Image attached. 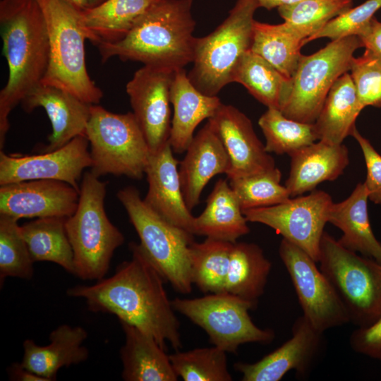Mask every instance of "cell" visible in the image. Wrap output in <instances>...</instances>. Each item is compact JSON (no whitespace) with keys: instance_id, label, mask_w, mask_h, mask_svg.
<instances>
[{"instance_id":"cb8c5ba5","label":"cell","mask_w":381,"mask_h":381,"mask_svg":"<svg viewBox=\"0 0 381 381\" xmlns=\"http://www.w3.org/2000/svg\"><path fill=\"white\" fill-rule=\"evenodd\" d=\"M87 337V332L80 326L60 325L50 333L48 345L39 346L32 339H25L20 364L49 381L55 380L61 368L87 359L88 349L83 345Z\"/></svg>"},{"instance_id":"ffe728a7","label":"cell","mask_w":381,"mask_h":381,"mask_svg":"<svg viewBox=\"0 0 381 381\" xmlns=\"http://www.w3.org/2000/svg\"><path fill=\"white\" fill-rule=\"evenodd\" d=\"M23 109L31 112L42 107L50 120L52 132L48 137L45 152L60 148L74 138L86 136L91 106L61 88L38 85L21 101Z\"/></svg>"},{"instance_id":"836d02e7","label":"cell","mask_w":381,"mask_h":381,"mask_svg":"<svg viewBox=\"0 0 381 381\" xmlns=\"http://www.w3.org/2000/svg\"><path fill=\"white\" fill-rule=\"evenodd\" d=\"M233 243L206 238L190 246L191 280L205 294L226 291Z\"/></svg>"},{"instance_id":"f6af8a7d","label":"cell","mask_w":381,"mask_h":381,"mask_svg":"<svg viewBox=\"0 0 381 381\" xmlns=\"http://www.w3.org/2000/svg\"><path fill=\"white\" fill-rule=\"evenodd\" d=\"M11 380L17 381H49L30 370L23 368L20 363H14L8 368Z\"/></svg>"},{"instance_id":"5bb4252c","label":"cell","mask_w":381,"mask_h":381,"mask_svg":"<svg viewBox=\"0 0 381 381\" xmlns=\"http://www.w3.org/2000/svg\"><path fill=\"white\" fill-rule=\"evenodd\" d=\"M175 71L144 65L126 84V90L138 123L150 152L169 141L171 131L170 90Z\"/></svg>"},{"instance_id":"8992f818","label":"cell","mask_w":381,"mask_h":381,"mask_svg":"<svg viewBox=\"0 0 381 381\" xmlns=\"http://www.w3.org/2000/svg\"><path fill=\"white\" fill-rule=\"evenodd\" d=\"M257 0H237L228 16L211 33L196 37L193 67L188 74L201 92L217 96L233 82L236 68L250 49Z\"/></svg>"},{"instance_id":"30bf717a","label":"cell","mask_w":381,"mask_h":381,"mask_svg":"<svg viewBox=\"0 0 381 381\" xmlns=\"http://www.w3.org/2000/svg\"><path fill=\"white\" fill-rule=\"evenodd\" d=\"M363 47L358 36L332 40L310 55H302L280 109L287 118L313 123L335 81L350 71L354 52Z\"/></svg>"},{"instance_id":"2e32d148","label":"cell","mask_w":381,"mask_h":381,"mask_svg":"<svg viewBox=\"0 0 381 381\" xmlns=\"http://www.w3.org/2000/svg\"><path fill=\"white\" fill-rule=\"evenodd\" d=\"M323 334L301 315L294 322L288 341L260 361L238 362L234 368L241 373L243 381H279L292 370L298 376H304L321 354Z\"/></svg>"},{"instance_id":"1f68e13d","label":"cell","mask_w":381,"mask_h":381,"mask_svg":"<svg viewBox=\"0 0 381 381\" xmlns=\"http://www.w3.org/2000/svg\"><path fill=\"white\" fill-rule=\"evenodd\" d=\"M304 44V40L284 22L269 24L254 20L250 50L286 78L293 77Z\"/></svg>"},{"instance_id":"ee69618b","label":"cell","mask_w":381,"mask_h":381,"mask_svg":"<svg viewBox=\"0 0 381 381\" xmlns=\"http://www.w3.org/2000/svg\"><path fill=\"white\" fill-rule=\"evenodd\" d=\"M358 37L365 52L381 60V22L374 16L366 30Z\"/></svg>"},{"instance_id":"ac0fdd59","label":"cell","mask_w":381,"mask_h":381,"mask_svg":"<svg viewBox=\"0 0 381 381\" xmlns=\"http://www.w3.org/2000/svg\"><path fill=\"white\" fill-rule=\"evenodd\" d=\"M208 121L229 156L228 179L255 174L276 167L274 159L258 138L251 121L236 107L222 103Z\"/></svg>"},{"instance_id":"ab89813d","label":"cell","mask_w":381,"mask_h":381,"mask_svg":"<svg viewBox=\"0 0 381 381\" xmlns=\"http://www.w3.org/2000/svg\"><path fill=\"white\" fill-rule=\"evenodd\" d=\"M380 8L381 0H367L333 18L322 30L306 40L305 44L323 37L334 40L351 35L360 36Z\"/></svg>"},{"instance_id":"60d3db41","label":"cell","mask_w":381,"mask_h":381,"mask_svg":"<svg viewBox=\"0 0 381 381\" xmlns=\"http://www.w3.org/2000/svg\"><path fill=\"white\" fill-rule=\"evenodd\" d=\"M350 71L361 107H381V60L364 52L353 58Z\"/></svg>"},{"instance_id":"4dcf8cb0","label":"cell","mask_w":381,"mask_h":381,"mask_svg":"<svg viewBox=\"0 0 381 381\" xmlns=\"http://www.w3.org/2000/svg\"><path fill=\"white\" fill-rule=\"evenodd\" d=\"M65 217H40L20 226L33 262H54L74 274L73 251Z\"/></svg>"},{"instance_id":"83f0119b","label":"cell","mask_w":381,"mask_h":381,"mask_svg":"<svg viewBox=\"0 0 381 381\" xmlns=\"http://www.w3.org/2000/svg\"><path fill=\"white\" fill-rule=\"evenodd\" d=\"M362 110L352 78L346 72L332 86L314 122L318 140L343 143L356 128V121Z\"/></svg>"},{"instance_id":"3957f363","label":"cell","mask_w":381,"mask_h":381,"mask_svg":"<svg viewBox=\"0 0 381 381\" xmlns=\"http://www.w3.org/2000/svg\"><path fill=\"white\" fill-rule=\"evenodd\" d=\"M193 0H157L121 40L96 46L102 61L117 56L176 71L192 63L196 37Z\"/></svg>"},{"instance_id":"7bdbcfd3","label":"cell","mask_w":381,"mask_h":381,"mask_svg":"<svg viewBox=\"0 0 381 381\" xmlns=\"http://www.w3.org/2000/svg\"><path fill=\"white\" fill-rule=\"evenodd\" d=\"M349 344L355 352L381 361V316L371 325L353 331Z\"/></svg>"},{"instance_id":"277c9868","label":"cell","mask_w":381,"mask_h":381,"mask_svg":"<svg viewBox=\"0 0 381 381\" xmlns=\"http://www.w3.org/2000/svg\"><path fill=\"white\" fill-rule=\"evenodd\" d=\"M106 183L86 172L80 187L75 212L66 219V231L73 251L74 275L99 280L107 274L114 251L124 236L104 210Z\"/></svg>"},{"instance_id":"e0dca14e","label":"cell","mask_w":381,"mask_h":381,"mask_svg":"<svg viewBox=\"0 0 381 381\" xmlns=\"http://www.w3.org/2000/svg\"><path fill=\"white\" fill-rule=\"evenodd\" d=\"M0 186V214L18 220L67 218L75 212L80 197L75 188L58 180H32Z\"/></svg>"},{"instance_id":"7a4b0ae2","label":"cell","mask_w":381,"mask_h":381,"mask_svg":"<svg viewBox=\"0 0 381 381\" xmlns=\"http://www.w3.org/2000/svg\"><path fill=\"white\" fill-rule=\"evenodd\" d=\"M3 54L8 67L0 92V148L10 125L8 116L23 98L41 84L49 62L45 19L37 0H1Z\"/></svg>"},{"instance_id":"5b68a950","label":"cell","mask_w":381,"mask_h":381,"mask_svg":"<svg viewBox=\"0 0 381 381\" xmlns=\"http://www.w3.org/2000/svg\"><path fill=\"white\" fill-rule=\"evenodd\" d=\"M47 25L49 62L41 83L61 88L81 100L98 104L103 92L90 78L85 64L89 40L81 12L61 0H37Z\"/></svg>"},{"instance_id":"f1b7e54d","label":"cell","mask_w":381,"mask_h":381,"mask_svg":"<svg viewBox=\"0 0 381 381\" xmlns=\"http://www.w3.org/2000/svg\"><path fill=\"white\" fill-rule=\"evenodd\" d=\"M157 0H105L81 12L89 40L97 45L123 39Z\"/></svg>"},{"instance_id":"7dc6e473","label":"cell","mask_w":381,"mask_h":381,"mask_svg":"<svg viewBox=\"0 0 381 381\" xmlns=\"http://www.w3.org/2000/svg\"><path fill=\"white\" fill-rule=\"evenodd\" d=\"M79 11H83L90 7V0H61Z\"/></svg>"},{"instance_id":"e575fe53","label":"cell","mask_w":381,"mask_h":381,"mask_svg":"<svg viewBox=\"0 0 381 381\" xmlns=\"http://www.w3.org/2000/svg\"><path fill=\"white\" fill-rule=\"evenodd\" d=\"M258 124L265 138V147L268 153L290 155L318 140L314 123L287 118L277 109L267 108Z\"/></svg>"},{"instance_id":"d6986e66","label":"cell","mask_w":381,"mask_h":381,"mask_svg":"<svg viewBox=\"0 0 381 381\" xmlns=\"http://www.w3.org/2000/svg\"><path fill=\"white\" fill-rule=\"evenodd\" d=\"M173 153L169 142L157 152H150L145 171L148 190L143 200L161 217L193 234L195 217L184 200L179 162Z\"/></svg>"},{"instance_id":"44dd1931","label":"cell","mask_w":381,"mask_h":381,"mask_svg":"<svg viewBox=\"0 0 381 381\" xmlns=\"http://www.w3.org/2000/svg\"><path fill=\"white\" fill-rule=\"evenodd\" d=\"M185 152L179 162V174L184 200L192 210L199 203L210 180L217 174H227L230 162L220 138L209 121L194 135Z\"/></svg>"},{"instance_id":"7402d4cb","label":"cell","mask_w":381,"mask_h":381,"mask_svg":"<svg viewBox=\"0 0 381 381\" xmlns=\"http://www.w3.org/2000/svg\"><path fill=\"white\" fill-rule=\"evenodd\" d=\"M291 169L284 186L291 198L311 192L322 182L332 181L343 174L349 164L348 148L323 140L289 155Z\"/></svg>"},{"instance_id":"74e56055","label":"cell","mask_w":381,"mask_h":381,"mask_svg":"<svg viewBox=\"0 0 381 381\" xmlns=\"http://www.w3.org/2000/svg\"><path fill=\"white\" fill-rule=\"evenodd\" d=\"M169 356L175 373L185 381L232 380L226 352L215 346L176 351Z\"/></svg>"},{"instance_id":"f546056e","label":"cell","mask_w":381,"mask_h":381,"mask_svg":"<svg viewBox=\"0 0 381 381\" xmlns=\"http://www.w3.org/2000/svg\"><path fill=\"white\" fill-rule=\"evenodd\" d=\"M272 263L255 243L233 244L226 291L257 305L264 294Z\"/></svg>"},{"instance_id":"603a6c76","label":"cell","mask_w":381,"mask_h":381,"mask_svg":"<svg viewBox=\"0 0 381 381\" xmlns=\"http://www.w3.org/2000/svg\"><path fill=\"white\" fill-rule=\"evenodd\" d=\"M174 107L169 143L176 153L186 152L193 139L197 126L209 119L222 104L217 96L201 92L191 83L184 68L175 71L170 90Z\"/></svg>"},{"instance_id":"c3c4849f","label":"cell","mask_w":381,"mask_h":381,"mask_svg":"<svg viewBox=\"0 0 381 381\" xmlns=\"http://www.w3.org/2000/svg\"><path fill=\"white\" fill-rule=\"evenodd\" d=\"M104 1L105 0H90V8L102 4Z\"/></svg>"},{"instance_id":"8fae6325","label":"cell","mask_w":381,"mask_h":381,"mask_svg":"<svg viewBox=\"0 0 381 381\" xmlns=\"http://www.w3.org/2000/svg\"><path fill=\"white\" fill-rule=\"evenodd\" d=\"M174 309L202 328L210 342L226 352L235 353L246 343L268 344L274 338L270 329H262L251 320L255 303L227 291L195 298H176Z\"/></svg>"},{"instance_id":"4316f807","label":"cell","mask_w":381,"mask_h":381,"mask_svg":"<svg viewBox=\"0 0 381 381\" xmlns=\"http://www.w3.org/2000/svg\"><path fill=\"white\" fill-rule=\"evenodd\" d=\"M247 222L229 181L220 179L209 195L205 210L195 217L193 234L234 243L250 232Z\"/></svg>"},{"instance_id":"bcb514c9","label":"cell","mask_w":381,"mask_h":381,"mask_svg":"<svg viewBox=\"0 0 381 381\" xmlns=\"http://www.w3.org/2000/svg\"><path fill=\"white\" fill-rule=\"evenodd\" d=\"M299 1L301 0H257L260 7L265 8L267 10L278 8L280 6L292 4Z\"/></svg>"},{"instance_id":"ba28073f","label":"cell","mask_w":381,"mask_h":381,"mask_svg":"<svg viewBox=\"0 0 381 381\" xmlns=\"http://www.w3.org/2000/svg\"><path fill=\"white\" fill-rule=\"evenodd\" d=\"M318 262L350 322L365 327L381 316V263L346 248L326 231L320 241Z\"/></svg>"},{"instance_id":"9c48e42d","label":"cell","mask_w":381,"mask_h":381,"mask_svg":"<svg viewBox=\"0 0 381 381\" xmlns=\"http://www.w3.org/2000/svg\"><path fill=\"white\" fill-rule=\"evenodd\" d=\"M86 137L95 175L143 178L150 150L133 112L115 114L92 104Z\"/></svg>"},{"instance_id":"d6a6232c","label":"cell","mask_w":381,"mask_h":381,"mask_svg":"<svg viewBox=\"0 0 381 381\" xmlns=\"http://www.w3.org/2000/svg\"><path fill=\"white\" fill-rule=\"evenodd\" d=\"M233 82L243 85L251 95L267 108L279 110L291 89V79L284 77L250 49L239 62Z\"/></svg>"},{"instance_id":"52a82bcc","label":"cell","mask_w":381,"mask_h":381,"mask_svg":"<svg viewBox=\"0 0 381 381\" xmlns=\"http://www.w3.org/2000/svg\"><path fill=\"white\" fill-rule=\"evenodd\" d=\"M140 241L139 243L164 280L178 292L192 291L190 246L193 234L152 210L140 192L128 186L117 193Z\"/></svg>"},{"instance_id":"f35d334b","label":"cell","mask_w":381,"mask_h":381,"mask_svg":"<svg viewBox=\"0 0 381 381\" xmlns=\"http://www.w3.org/2000/svg\"><path fill=\"white\" fill-rule=\"evenodd\" d=\"M33 260L21 234L18 219L0 214V283L6 277L30 279Z\"/></svg>"},{"instance_id":"9a60e30c","label":"cell","mask_w":381,"mask_h":381,"mask_svg":"<svg viewBox=\"0 0 381 381\" xmlns=\"http://www.w3.org/2000/svg\"><path fill=\"white\" fill-rule=\"evenodd\" d=\"M86 136L79 135L60 148L35 155L16 156L0 151V186L52 179L66 182L80 192L83 171L91 167Z\"/></svg>"},{"instance_id":"8d00e7d4","label":"cell","mask_w":381,"mask_h":381,"mask_svg":"<svg viewBox=\"0 0 381 381\" xmlns=\"http://www.w3.org/2000/svg\"><path fill=\"white\" fill-rule=\"evenodd\" d=\"M282 173L277 167L246 176L229 179L238 198L242 211L283 203L291 197L280 181Z\"/></svg>"},{"instance_id":"d590c367","label":"cell","mask_w":381,"mask_h":381,"mask_svg":"<svg viewBox=\"0 0 381 381\" xmlns=\"http://www.w3.org/2000/svg\"><path fill=\"white\" fill-rule=\"evenodd\" d=\"M352 6L353 0H301L277 9L284 22L304 40L305 44L306 40Z\"/></svg>"},{"instance_id":"6da1fadb","label":"cell","mask_w":381,"mask_h":381,"mask_svg":"<svg viewBox=\"0 0 381 381\" xmlns=\"http://www.w3.org/2000/svg\"><path fill=\"white\" fill-rule=\"evenodd\" d=\"M131 259L120 264L109 278L91 286L67 290L71 297L83 298L89 310L114 314L152 336L166 351V342L182 347L180 324L164 286L166 282L140 244L131 242Z\"/></svg>"},{"instance_id":"4fadbf2b","label":"cell","mask_w":381,"mask_h":381,"mask_svg":"<svg viewBox=\"0 0 381 381\" xmlns=\"http://www.w3.org/2000/svg\"><path fill=\"white\" fill-rule=\"evenodd\" d=\"M279 255L294 285L303 315L325 332L350 322L349 315L332 284L308 253L282 238Z\"/></svg>"},{"instance_id":"7c38bea8","label":"cell","mask_w":381,"mask_h":381,"mask_svg":"<svg viewBox=\"0 0 381 381\" xmlns=\"http://www.w3.org/2000/svg\"><path fill=\"white\" fill-rule=\"evenodd\" d=\"M332 203L327 192L315 190L281 204L242 212L248 222L271 227L318 262L320 241Z\"/></svg>"},{"instance_id":"d4e9b609","label":"cell","mask_w":381,"mask_h":381,"mask_svg":"<svg viewBox=\"0 0 381 381\" xmlns=\"http://www.w3.org/2000/svg\"><path fill=\"white\" fill-rule=\"evenodd\" d=\"M125 343L120 350L121 376L126 381H176L169 356L155 338L140 329L121 322Z\"/></svg>"},{"instance_id":"484cf974","label":"cell","mask_w":381,"mask_h":381,"mask_svg":"<svg viewBox=\"0 0 381 381\" xmlns=\"http://www.w3.org/2000/svg\"><path fill=\"white\" fill-rule=\"evenodd\" d=\"M368 200L364 183H358L347 198L332 204L327 221L341 231V246L381 263V243L370 224Z\"/></svg>"},{"instance_id":"b9f144b4","label":"cell","mask_w":381,"mask_h":381,"mask_svg":"<svg viewBox=\"0 0 381 381\" xmlns=\"http://www.w3.org/2000/svg\"><path fill=\"white\" fill-rule=\"evenodd\" d=\"M351 136L358 142L363 155L366 167V178L363 183L368 192V200L381 205V155L356 128L352 132Z\"/></svg>"}]
</instances>
